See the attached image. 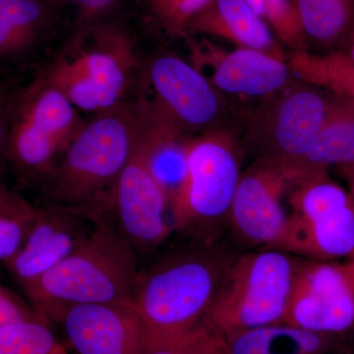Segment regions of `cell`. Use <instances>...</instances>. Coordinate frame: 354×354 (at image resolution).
<instances>
[{
    "instance_id": "obj_22",
    "label": "cell",
    "mask_w": 354,
    "mask_h": 354,
    "mask_svg": "<svg viewBox=\"0 0 354 354\" xmlns=\"http://www.w3.org/2000/svg\"><path fill=\"white\" fill-rule=\"evenodd\" d=\"M288 64L291 73L304 83L323 88L354 106V60L341 51L322 55L297 51Z\"/></svg>"
},
{
    "instance_id": "obj_34",
    "label": "cell",
    "mask_w": 354,
    "mask_h": 354,
    "mask_svg": "<svg viewBox=\"0 0 354 354\" xmlns=\"http://www.w3.org/2000/svg\"><path fill=\"white\" fill-rule=\"evenodd\" d=\"M344 264H346V267H348V271L351 272V276H353L354 281V257L351 258V259L346 261Z\"/></svg>"
},
{
    "instance_id": "obj_17",
    "label": "cell",
    "mask_w": 354,
    "mask_h": 354,
    "mask_svg": "<svg viewBox=\"0 0 354 354\" xmlns=\"http://www.w3.org/2000/svg\"><path fill=\"white\" fill-rule=\"evenodd\" d=\"M186 31L218 37L239 48L263 51L285 60L274 32L245 0H214L190 21Z\"/></svg>"
},
{
    "instance_id": "obj_7",
    "label": "cell",
    "mask_w": 354,
    "mask_h": 354,
    "mask_svg": "<svg viewBox=\"0 0 354 354\" xmlns=\"http://www.w3.org/2000/svg\"><path fill=\"white\" fill-rule=\"evenodd\" d=\"M84 124L64 93L37 78L16 93L6 158L21 176L43 183Z\"/></svg>"
},
{
    "instance_id": "obj_2",
    "label": "cell",
    "mask_w": 354,
    "mask_h": 354,
    "mask_svg": "<svg viewBox=\"0 0 354 354\" xmlns=\"http://www.w3.org/2000/svg\"><path fill=\"white\" fill-rule=\"evenodd\" d=\"M139 132L137 102H123L85 122L43 181L48 203L106 216L114 186Z\"/></svg>"
},
{
    "instance_id": "obj_8",
    "label": "cell",
    "mask_w": 354,
    "mask_h": 354,
    "mask_svg": "<svg viewBox=\"0 0 354 354\" xmlns=\"http://www.w3.org/2000/svg\"><path fill=\"white\" fill-rule=\"evenodd\" d=\"M288 203L290 227L281 250L328 262L354 257V200L329 171L298 181Z\"/></svg>"
},
{
    "instance_id": "obj_16",
    "label": "cell",
    "mask_w": 354,
    "mask_h": 354,
    "mask_svg": "<svg viewBox=\"0 0 354 354\" xmlns=\"http://www.w3.org/2000/svg\"><path fill=\"white\" fill-rule=\"evenodd\" d=\"M209 81L218 92L264 97L283 90L291 70L285 60L251 48H239L214 59Z\"/></svg>"
},
{
    "instance_id": "obj_6",
    "label": "cell",
    "mask_w": 354,
    "mask_h": 354,
    "mask_svg": "<svg viewBox=\"0 0 354 354\" xmlns=\"http://www.w3.org/2000/svg\"><path fill=\"white\" fill-rule=\"evenodd\" d=\"M234 140L209 130L190 139L185 177L171 203L174 230L190 241L213 243L230 208L241 177Z\"/></svg>"
},
{
    "instance_id": "obj_13",
    "label": "cell",
    "mask_w": 354,
    "mask_h": 354,
    "mask_svg": "<svg viewBox=\"0 0 354 354\" xmlns=\"http://www.w3.org/2000/svg\"><path fill=\"white\" fill-rule=\"evenodd\" d=\"M104 218L90 209L75 207L50 203L37 207L22 245L6 264L24 286L82 245Z\"/></svg>"
},
{
    "instance_id": "obj_1",
    "label": "cell",
    "mask_w": 354,
    "mask_h": 354,
    "mask_svg": "<svg viewBox=\"0 0 354 354\" xmlns=\"http://www.w3.org/2000/svg\"><path fill=\"white\" fill-rule=\"evenodd\" d=\"M189 241L139 270L131 301L145 328L146 351L206 322L230 258Z\"/></svg>"
},
{
    "instance_id": "obj_27",
    "label": "cell",
    "mask_w": 354,
    "mask_h": 354,
    "mask_svg": "<svg viewBox=\"0 0 354 354\" xmlns=\"http://www.w3.org/2000/svg\"><path fill=\"white\" fill-rule=\"evenodd\" d=\"M31 221L0 218V261L6 263L17 253Z\"/></svg>"
},
{
    "instance_id": "obj_11",
    "label": "cell",
    "mask_w": 354,
    "mask_h": 354,
    "mask_svg": "<svg viewBox=\"0 0 354 354\" xmlns=\"http://www.w3.org/2000/svg\"><path fill=\"white\" fill-rule=\"evenodd\" d=\"M329 106V93L323 94L313 87L279 95L249 131V143L257 160H272L300 169L302 158L325 122Z\"/></svg>"
},
{
    "instance_id": "obj_10",
    "label": "cell",
    "mask_w": 354,
    "mask_h": 354,
    "mask_svg": "<svg viewBox=\"0 0 354 354\" xmlns=\"http://www.w3.org/2000/svg\"><path fill=\"white\" fill-rule=\"evenodd\" d=\"M309 174L274 160H256L242 172L230 208L228 221L235 234L250 245L281 250L290 227L283 199Z\"/></svg>"
},
{
    "instance_id": "obj_28",
    "label": "cell",
    "mask_w": 354,
    "mask_h": 354,
    "mask_svg": "<svg viewBox=\"0 0 354 354\" xmlns=\"http://www.w3.org/2000/svg\"><path fill=\"white\" fill-rule=\"evenodd\" d=\"M28 320L46 321L36 310L29 308L10 292L0 288V328Z\"/></svg>"
},
{
    "instance_id": "obj_4",
    "label": "cell",
    "mask_w": 354,
    "mask_h": 354,
    "mask_svg": "<svg viewBox=\"0 0 354 354\" xmlns=\"http://www.w3.org/2000/svg\"><path fill=\"white\" fill-rule=\"evenodd\" d=\"M135 64L129 37L99 22L81 27L39 78L64 93L78 111L97 114L124 102Z\"/></svg>"
},
{
    "instance_id": "obj_33",
    "label": "cell",
    "mask_w": 354,
    "mask_h": 354,
    "mask_svg": "<svg viewBox=\"0 0 354 354\" xmlns=\"http://www.w3.org/2000/svg\"><path fill=\"white\" fill-rule=\"evenodd\" d=\"M339 51L344 53V55H346V57H348L349 58H351V59L354 60V32L353 36L348 39V41H346V44L342 46V50Z\"/></svg>"
},
{
    "instance_id": "obj_12",
    "label": "cell",
    "mask_w": 354,
    "mask_h": 354,
    "mask_svg": "<svg viewBox=\"0 0 354 354\" xmlns=\"http://www.w3.org/2000/svg\"><path fill=\"white\" fill-rule=\"evenodd\" d=\"M285 323L335 337L353 329L354 281L346 264L301 260Z\"/></svg>"
},
{
    "instance_id": "obj_5",
    "label": "cell",
    "mask_w": 354,
    "mask_h": 354,
    "mask_svg": "<svg viewBox=\"0 0 354 354\" xmlns=\"http://www.w3.org/2000/svg\"><path fill=\"white\" fill-rule=\"evenodd\" d=\"M301 260L274 248L230 259L207 322L223 334L285 323Z\"/></svg>"
},
{
    "instance_id": "obj_20",
    "label": "cell",
    "mask_w": 354,
    "mask_h": 354,
    "mask_svg": "<svg viewBox=\"0 0 354 354\" xmlns=\"http://www.w3.org/2000/svg\"><path fill=\"white\" fill-rule=\"evenodd\" d=\"M354 165V106L330 94L327 118L300 162L308 174Z\"/></svg>"
},
{
    "instance_id": "obj_3",
    "label": "cell",
    "mask_w": 354,
    "mask_h": 354,
    "mask_svg": "<svg viewBox=\"0 0 354 354\" xmlns=\"http://www.w3.org/2000/svg\"><path fill=\"white\" fill-rule=\"evenodd\" d=\"M139 260L104 218L74 252L22 286L32 308L51 322L62 310L73 305L131 300Z\"/></svg>"
},
{
    "instance_id": "obj_15",
    "label": "cell",
    "mask_w": 354,
    "mask_h": 354,
    "mask_svg": "<svg viewBox=\"0 0 354 354\" xmlns=\"http://www.w3.org/2000/svg\"><path fill=\"white\" fill-rule=\"evenodd\" d=\"M77 354H144L145 328L131 300L67 307L53 317Z\"/></svg>"
},
{
    "instance_id": "obj_31",
    "label": "cell",
    "mask_w": 354,
    "mask_h": 354,
    "mask_svg": "<svg viewBox=\"0 0 354 354\" xmlns=\"http://www.w3.org/2000/svg\"><path fill=\"white\" fill-rule=\"evenodd\" d=\"M78 9L81 27L99 23L104 16L111 12L118 0H69Z\"/></svg>"
},
{
    "instance_id": "obj_19",
    "label": "cell",
    "mask_w": 354,
    "mask_h": 354,
    "mask_svg": "<svg viewBox=\"0 0 354 354\" xmlns=\"http://www.w3.org/2000/svg\"><path fill=\"white\" fill-rule=\"evenodd\" d=\"M225 335L227 354H330L334 351L335 337L286 323Z\"/></svg>"
},
{
    "instance_id": "obj_29",
    "label": "cell",
    "mask_w": 354,
    "mask_h": 354,
    "mask_svg": "<svg viewBox=\"0 0 354 354\" xmlns=\"http://www.w3.org/2000/svg\"><path fill=\"white\" fill-rule=\"evenodd\" d=\"M37 207L12 190L0 185V218L32 221Z\"/></svg>"
},
{
    "instance_id": "obj_30",
    "label": "cell",
    "mask_w": 354,
    "mask_h": 354,
    "mask_svg": "<svg viewBox=\"0 0 354 354\" xmlns=\"http://www.w3.org/2000/svg\"><path fill=\"white\" fill-rule=\"evenodd\" d=\"M16 93L10 86L0 83V160L6 158L11 113Z\"/></svg>"
},
{
    "instance_id": "obj_9",
    "label": "cell",
    "mask_w": 354,
    "mask_h": 354,
    "mask_svg": "<svg viewBox=\"0 0 354 354\" xmlns=\"http://www.w3.org/2000/svg\"><path fill=\"white\" fill-rule=\"evenodd\" d=\"M169 216V199L149 167L139 113L136 145L114 186L106 218L140 259L142 254L156 250L174 232Z\"/></svg>"
},
{
    "instance_id": "obj_25",
    "label": "cell",
    "mask_w": 354,
    "mask_h": 354,
    "mask_svg": "<svg viewBox=\"0 0 354 354\" xmlns=\"http://www.w3.org/2000/svg\"><path fill=\"white\" fill-rule=\"evenodd\" d=\"M144 354H227L225 335L207 322L171 341L147 349Z\"/></svg>"
},
{
    "instance_id": "obj_23",
    "label": "cell",
    "mask_w": 354,
    "mask_h": 354,
    "mask_svg": "<svg viewBox=\"0 0 354 354\" xmlns=\"http://www.w3.org/2000/svg\"><path fill=\"white\" fill-rule=\"evenodd\" d=\"M0 354H67L44 320H28L0 328Z\"/></svg>"
},
{
    "instance_id": "obj_14",
    "label": "cell",
    "mask_w": 354,
    "mask_h": 354,
    "mask_svg": "<svg viewBox=\"0 0 354 354\" xmlns=\"http://www.w3.org/2000/svg\"><path fill=\"white\" fill-rule=\"evenodd\" d=\"M153 93L151 101L181 131H209L220 120V92L209 79L185 60L174 55L153 57L147 69Z\"/></svg>"
},
{
    "instance_id": "obj_26",
    "label": "cell",
    "mask_w": 354,
    "mask_h": 354,
    "mask_svg": "<svg viewBox=\"0 0 354 354\" xmlns=\"http://www.w3.org/2000/svg\"><path fill=\"white\" fill-rule=\"evenodd\" d=\"M214 0H174L153 7L152 11L165 29L183 34L191 20L204 10Z\"/></svg>"
},
{
    "instance_id": "obj_35",
    "label": "cell",
    "mask_w": 354,
    "mask_h": 354,
    "mask_svg": "<svg viewBox=\"0 0 354 354\" xmlns=\"http://www.w3.org/2000/svg\"><path fill=\"white\" fill-rule=\"evenodd\" d=\"M0 288H1V286H0Z\"/></svg>"
},
{
    "instance_id": "obj_18",
    "label": "cell",
    "mask_w": 354,
    "mask_h": 354,
    "mask_svg": "<svg viewBox=\"0 0 354 354\" xmlns=\"http://www.w3.org/2000/svg\"><path fill=\"white\" fill-rule=\"evenodd\" d=\"M57 0H0V59L34 50L53 27Z\"/></svg>"
},
{
    "instance_id": "obj_21",
    "label": "cell",
    "mask_w": 354,
    "mask_h": 354,
    "mask_svg": "<svg viewBox=\"0 0 354 354\" xmlns=\"http://www.w3.org/2000/svg\"><path fill=\"white\" fill-rule=\"evenodd\" d=\"M307 44L339 51L354 32V0H293Z\"/></svg>"
},
{
    "instance_id": "obj_24",
    "label": "cell",
    "mask_w": 354,
    "mask_h": 354,
    "mask_svg": "<svg viewBox=\"0 0 354 354\" xmlns=\"http://www.w3.org/2000/svg\"><path fill=\"white\" fill-rule=\"evenodd\" d=\"M279 41L293 53L307 50L293 0H245Z\"/></svg>"
},
{
    "instance_id": "obj_32",
    "label": "cell",
    "mask_w": 354,
    "mask_h": 354,
    "mask_svg": "<svg viewBox=\"0 0 354 354\" xmlns=\"http://www.w3.org/2000/svg\"><path fill=\"white\" fill-rule=\"evenodd\" d=\"M335 171L346 181L349 194L351 195L354 200V165L337 167V169H335Z\"/></svg>"
}]
</instances>
